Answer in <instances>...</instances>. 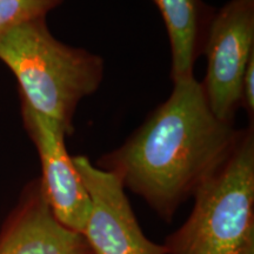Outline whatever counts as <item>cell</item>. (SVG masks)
<instances>
[{"label":"cell","instance_id":"cell-9","mask_svg":"<svg viewBox=\"0 0 254 254\" xmlns=\"http://www.w3.org/2000/svg\"><path fill=\"white\" fill-rule=\"evenodd\" d=\"M64 0H0V37L14 26L46 18Z\"/></svg>","mask_w":254,"mask_h":254},{"label":"cell","instance_id":"cell-5","mask_svg":"<svg viewBox=\"0 0 254 254\" xmlns=\"http://www.w3.org/2000/svg\"><path fill=\"white\" fill-rule=\"evenodd\" d=\"M90 199L81 236L93 254H167L163 244L142 232L120 178L94 166L84 155L73 157Z\"/></svg>","mask_w":254,"mask_h":254},{"label":"cell","instance_id":"cell-6","mask_svg":"<svg viewBox=\"0 0 254 254\" xmlns=\"http://www.w3.org/2000/svg\"><path fill=\"white\" fill-rule=\"evenodd\" d=\"M21 116L39 155L40 182L53 214L63 226L81 234L90 211V199L73 157L67 153V134L59 123L38 113L24 101Z\"/></svg>","mask_w":254,"mask_h":254},{"label":"cell","instance_id":"cell-4","mask_svg":"<svg viewBox=\"0 0 254 254\" xmlns=\"http://www.w3.org/2000/svg\"><path fill=\"white\" fill-rule=\"evenodd\" d=\"M202 53L207 72L200 84L209 109L219 120L233 124L244 73L254 56V0H230L215 9Z\"/></svg>","mask_w":254,"mask_h":254},{"label":"cell","instance_id":"cell-7","mask_svg":"<svg viewBox=\"0 0 254 254\" xmlns=\"http://www.w3.org/2000/svg\"><path fill=\"white\" fill-rule=\"evenodd\" d=\"M0 254H93L80 233L63 226L40 178L25 187L0 232Z\"/></svg>","mask_w":254,"mask_h":254},{"label":"cell","instance_id":"cell-1","mask_svg":"<svg viewBox=\"0 0 254 254\" xmlns=\"http://www.w3.org/2000/svg\"><path fill=\"white\" fill-rule=\"evenodd\" d=\"M173 84L170 98L98 160L167 222L224 164L243 132L214 116L194 77Z\"/></svg>","mask_w":254,"mask_h":254},{"label":"cell","instance_id":"cell-8","mask_svg":"<svg viewBox=\"0 0 254 254\" xmlns=\"http://www.w3.org/2000/svg\"><path fill=\"white\" fill-rule=\"evenodd\" d=\"M166 26L172 52L173 82L194 77L196 59L215 9L202 0H153Z\"/></svg>","mask_w":254,"mask_h":254},{"label":"cell","instance_id":"cell-10","mask_svg":"<svg viewBox=\"0 0 254 254\" xmlns=\"http://www.w3.org/2000/svg\"><path fill=\"white\" fill-rule=\"evenodd\" d=\"M240 106L247 112L251 123L254 118V56L250 59L241 82Z\"/></svg>","mask_w":254,"mask_h":254},{"label":"cell","instance_id":"cell-2","mask_svg":"<svg viewBox=\"0 0 254 254\" xmlns=\"http://www.w3.org/2000/svg\"><path fill=\"white\" fill-rule=\"evenodd\" d=\"M0 60L17 78L21 101L74 132L73 118L82 98L103 80L104 62L53 37L46 18L23 23L0 37Z\"/></svg>","mask_w":254,"mask_h":254},{"label":"cell","instance_id":"cell-3","mask_svg":"<svg viewBox=\"0 0 254 254\" xmlns=\"http://www.w3.org/2000/svg\"><path fill=\"white\" fill-rule=\"evenodd\" d=\"M186 221L166 237L167 254H254V126L200 185Z\"/></svg>","mask_w":254,"mask_h":254}]
</instances>
